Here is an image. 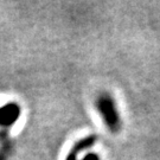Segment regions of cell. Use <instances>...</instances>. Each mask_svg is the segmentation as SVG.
I'll use <instances>...</instances> for the list:
<instances>
[{"label":"cell","instance_id":"obj_1","mask_svg":"<svg viewBox=\"0 0 160 160\" xmlns=\"http://www.w3.org/2000/svg\"><path fill=\"white\" fill-rule=\"evenodd\" d=\"M2 102H4V97H0V104H2Z\"/></svg>","mask_w":160,"mask_h":160}]
</instances>
